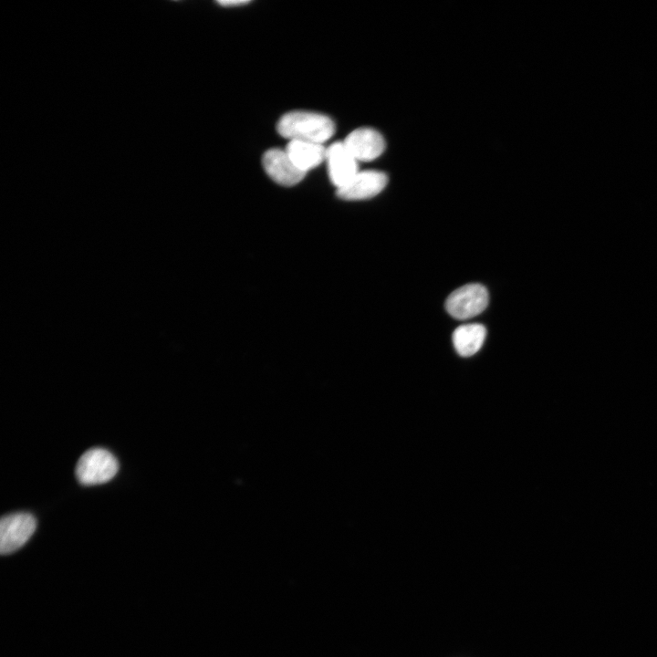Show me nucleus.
I'll return each instance as SVG.
<instances>
[{
	"label": "nucleus",
	"instance_id": "9d476101",
	"mask_svg": "<svg viewBox=\"0 0 657 657\" xmlns=\"http://www.w3.org/2000/svg\"><path fill=\"white\" fill-rule=\"evenodd\" d=\"M486 335L485 328L479 323L459 326L453 333V343L457 353L463 357L475 354L482 347Z\"/></svg>",
	"mask_w": 657,
	"mask_h": 657
},
{
	"label": "nucleus",
	"instance_id": "9b49d317",
	"mask_svg": "<svg viewBox=\"0 0 657 657\" xmlns=\"http://www.w3.org/2000/svg\"><path fill=\"white\" fill-rule=\"evenodd\" d=\"M249 1L246 0H224V1H218V4L224 6H233V5H243L248 4Z\"/></svg>",
	"mask_w": 657,
	"mask_h": 657
},
{
	"label": "nucleus",
	"instance_id": "423d86ee",
	"mask_svg": "<svg viewBox=\"0 0 657 657\" xmlns=\"http://www.w3.org/2000/svg\"><path fill=\"white\" fill-rule=\"evenodd\" d=\"M388 182L387 175L380 171L359 172L346 185L338 189L339 198L357 201L380 193Z\"/></svg>",
	"mask_w": 657,
	"mask_h": 657
},
{
	"label": "nucleus",
	"instance_id": "20e7f679",
	"mask_svg": "<svg viewBox=\"0 0 657 657\" xmlns=\"http://www.w3.org/2000/svg\"><path fill=\"white\" fill-rule=\"evenodd\" d=\"M36 527L35 517L25 512L14 513L2 517L0 522V551L3 555L21 548L33 535Z\"/></svg>",
	"mask_w": 657,
	"mask_h": 657
},
{
	"label": "nucleus",
	"instance_id": "39448f33",
	"mask_svg": "<svg viewBox=\"0 0 657 657\" xmlns=\"http://www.w3.org/2000/svg\"><path fill=\"white\" fill-rule=\"evenodd\" d=\"M330 181L338 188L346 185L358 172V161L348 151L343 141L332 143L326 151Z\"/></svg>",
	"mask_w": 657,
	"mask_h": 657
},
{
	"label": "nucleus",
	"instance_id": "1a4fd4ad",
	"mask_svg": "<svg viewBox=\"0 0 657 657\" xmlns=\"http://www.w3.org/2000/svg\"><path fill=\"white\" fill-rule=\"evenodd\" d=\"M285 151L293 163L306 173L326 160L327 149L320 143L293 140Z\"/></svg>",
	"mask_w": 657,
	"mask_h": 657
},
{
	"label": "nucleus",
	"instance_id": "f03ea898",
	"mask_svg": "<svg viewBox=\"0 0 657 657\" xmlns=\"http://www.w3.org/2000/svg\"><path fill=\"white\" fill-rule=\"evenodd\" d=\"M118 469V461L111 453L103 448H92L78 459L76 476L80 484L94 485L111 480Z\"/></svg>",
	"mask_w": 657,
	"mask_h": 657
},
{
	"label": "nucleus",
	"instance_id": "6e6552de",
	"mask_svg": "<svg viewBox=\"0 0 657 657\" xmlns=\"http://www.w3.org/2000/svg\"><path fill=\"white\" fill-rule=\"evenodd\" d=\"M262 162L267 175L283 186H293L306 175L293 163L285 150L274 148L266 151Z\"/></svg>",
	"mask_w": 657,
	"mask_h": 657
},
{
	"label": "nucleus",
	"instance_id": "f257e3e1",
	"mask_svg": "<svg viewBox=\"0 0 657 657\" xmlns=\"http://www.w3.org/2000/svg\"><path fill=\"white\" fill-rule=\"evenodd\" d=\"M278 133L289 141L322 144L335 132L333 120L320 113L295 110L283 115L277 122Z\"/></svg>",
	"mask_w": 657,
	"mask_h": 657
},
{
	"label": "nucleus",
	"instance_id": "7ed1b4c3",
	"mask_svg": "<svg viewBox=\"0 0 657 657\" xmlns=\"http://www.w3.org/2000/svg\"><path fill=\"white\" fill-rule=\"evenodd\" d=\"M488 301V292L483 285L467 284L449 295L445 308L456 319H468L482 313Z\"/></svg>",
	"mask_w": 657,
	"mask_h": 657
},
{
	"label": "nucleus",
	"instance_id": "0eeeda50",
	"mask_svg": "<svg viewBox=\"0 0 657 657\" xmlns=\"http://www.w3.org/2000/svg\"><path fill=\"white\" fill-rule=\"evenodd\" d=\"M351 155L359 162H370L378 158L385 149V141L380 132L371 128H359L343 141Z\"/></svg>",
	"mask_w": 657,
	"mask_h": 657
}]
</instances>
